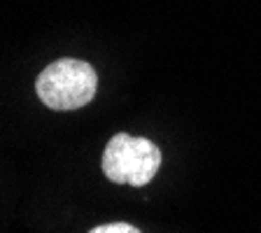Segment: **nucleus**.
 <instances>
[{
    "label": "nucleus",
    "mask_w": 261,
    "mask_h": 233,
    "mask_svg": "<svg viewBox=\"0 0 261 233\" xmlns=\"http://www.w3.org/2000/svg\"><path fill=\"white\" fill-rule=\"evenodd\" d=\"M98 89V75L87 61L59 59L49 63L35 82L40 100L51 110H77L91 103Z\"/></svg>",
    "instance_id": "obj_1"
},
{
    "label": "nucleus",
    "mask_w": 261,
    "mask_h": 233,
    "mask_svg": "<svg viewBox=\"0 0 261 233\" xmlns=\"http://www.w3.org/2000/svg\"><path fill=\"white\" fill-rule=\"evenodd\" d=\"M161 166V152L152 140L117 133L103 152V173L117 185L142 187L152 182Z\"/></svg>",
    "instance_id": "obj_2"
},
{
    "label": "nucleus",
    "mask_w": 261,
    "mask_h": 233,
    "mask_svg": "<svg viewBox=\"0 0 261 233\" xmlns=\"http://www.w3.org/2000/svg\"><path fill=\"white\" fill-rule=\"evenodd\" d=\"M89 233H140L133 224H126V222H112V224H103V226H96L91 228Z\"/></svg>",
    "instance_id": "obj_3"
}]
</instances>
